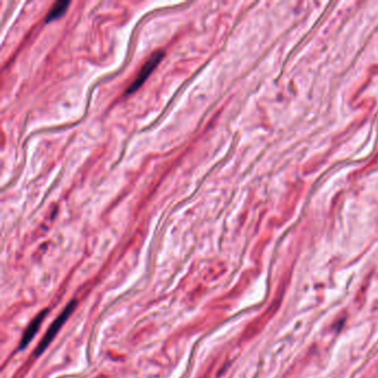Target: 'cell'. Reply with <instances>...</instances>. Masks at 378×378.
Masks as SVG:
<instances>
[{
  "label": "cell",
  "mask_w": 378,
  "mask_h": 378,
  "mask_svg": "<svg viewBox=\"0 0 378 378\" xmlns=\"http://www.w3.org/2000/svg\"><path fill=\"white\" fill-rule=\"evenodd\" d=\"M76 308V301H71L67 306L64 307L62 313L59 315L56 321L51 324V326L49 327V329L47 330V333H46L45 337L41 340L40 344L38 345V347L35 351V355L36 356H39L40 354H42L45 349L47 348L49 346V344L52 342V340L56 337L57 333L59 330H60V328L62 327V325L65 323V321L68 320L69 316L71 315L72 312H74V309Z\"/></svg>",
  "instance_id": "6da1fadb"
},
{
  "label": "cell",
  "mask_w": 378,
  "mask_h": 378,
  "mask_svg": "<svg viewBox=\"0 0 378 378\" xmlns=\"http://www.w3.org/2000/svg\"><path fill=\"white\" fill-rule=\"evenodd\" d=\"M69 6L70 2H57L49 10L47 17H46V21L50 23L62 17L65 14V11H67Z\"/></svg>",
  "instance_id": "277c9868"
},
{
  "label": "cell",
  "mask_w": 378,
  "mask_h": 378,
  "mask_svg": "<svg viewBox=\"0 0 378 378\" xmlns=\"http://www.w3.org/2000/svg\"><path fill=\"white\" fill-rule=\"evenodd\" d=\"M163 57H164V52L161 50H158L154 52V54H152V56L142 65V68L140 69V71H139V74L137 75L135 80L132 81V83L129 85L127 94L136 92L139 88L141 87V85L144 83V81L148 79V77L151 75V72L155 69V67L159 63H160Z\"/></svg>",
  "instance_id": "7a4b0ae2"
},
{
  "label": "cell",
  "mask_w": 378,
  "mask_h": 378,
  "mask_svg": "<svg viewBox=\"0 0 378 378\" xmlns=\"http://www.w3.org/2000/svg\"><path fill=\"white\" fill-rule=\"evenodd\" d=\"M47 313H48L47 309L42 310L41 313L39 314V315H37L35 320L29 324L28 328L26 329L25 334L23 336V340H21V343H20V347H19V349L23 350L24 348H26V347L28 346L29 343L31 342V340H32V338H34V336L36 335V333L38 331L39 327H40V325H41V323L43 321V318L46 317V314H47Z\"/></svg>",
  "instance_id": "3957f363"
}]
</instances>
